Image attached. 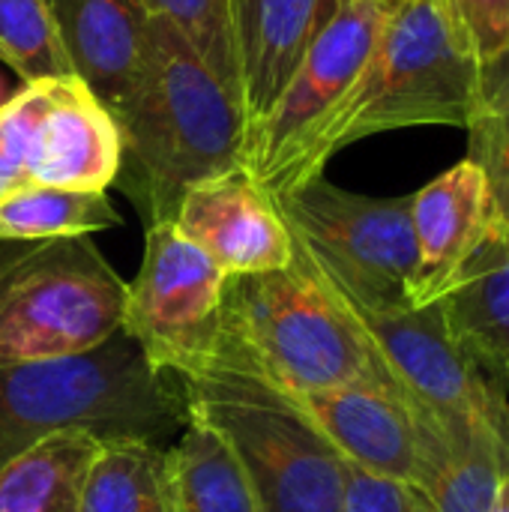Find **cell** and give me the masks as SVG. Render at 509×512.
I'll list each match as a JSON object with an SVG mask.
<instances>
[{"mask_svg":"<svg viewBox=\"0 0 509 512\" xmlns=\"http://www.w3.org/2000/svg\"><path fill=\"white\" fill-rule=\"evenodd\" d=\"M465 129L468 159L486 174L495 219L509 231V51L483 63L477 105Z\"/></svg>","mask_w":509,"mask_h":512,"instance_id":"23","label":"cell"},{"mask_svg":"<svg viewBox=\"0 0 509 512\" xmlns=\"http://www.w3.org/2000/svg\"><path fill=\"white\" fill-rule=\"evenodd\" d=\"M348 309L372 339L402 393L450 444L465 438H492L509 456L507 387L489 378L456 342L441 303Z\"/></svg>","mask_w":509,"mask_h":512,"instance_id":"9","label":"cell"},{"mask_svg":"<svg viewBox=\"0 0 509 512\" xmlns=\"http://www.w3.org/2000/svg\"><path fill=\"white\" fill-rule=\"evenodd\" d=\"M213 360L258 372L291 396L396 384L354 312L297 249L285 270L225 282Z\"/></svg>","mask_w":509,"mask_h":512,"instance_id":"2","label":"cell"},{"mask_svg":"<svg viewBox=\"0 0 509 512\" xmlns=\"http://www.w3.org/2000/svg\"><path fill=\"white\" fill-rule=\"evenodd\" d=\"M186 420L177 375L150 366L123 330L87 354L0 369V468L63 429L162 444Z\"/></svg>","mask_w":509,"mask_h":512,"instance_id":"3","label":"cell"},{"mask_svg":"<svg viewBox=\"0 0 509 512\" xmlns=\"http://www.w3.org/2000/svg\"><path fill=\"white\" fill-rule=\"evenodd\" d=\"M294 399L348 465L411 489L426 483L432 456L447 444L399 384H351Z\"/></svg>","mask_w":509,"mask_h":512,"instance_id":"12","label":"cell"},{"mask_svg":"<svg viewBox=\"0 0 509 512\" xmlns=\"http://www.w3.org/2000/svg\"><path fill=\"white\" fill-rule=\"evenodd\" d=\"M114 123V186L135 204L144 228L174 222L192 186L243 168V105L171 21L147 18L141 72Z\"/></svg>","mask_w":509,"mask_h":512,"instance_id":"1","label":"cell"},{"mask_svg":"<svg viewBox=\"0 0 509 512\" xmlns=\"http://www.w3.org/2000/svg\"><path fill=\"white\" fill-rule=\"evenodd\" d=\"M384 3H387V6H390V9H396V6H399V3H402V0H384Z\"/></svg>","mask_w":509,"mask_h":512,"instance_id":"31","label":"cell"},{"mask_svg":"<svg viewBox=\"0 0 509 512\" xmlns=\"http://www.w3.org/2000/svg\"><path fill=\"white\" fill-rule=\"evenodd\" d=\"M174 228L228 279L285 270L294 261L273 198L243 168L192 186L174 213Z\"/></svg>","mask_w":509,"mask_h":512,"instance_id":"13","label":"cell"},{"mask_svg":"<svg viewBox=\"0 0 509 512\" xmlns=\"http://www.w3.org/2000/svg\"><path fill=\"white\" fill-rule=\"evenodd\" d=\"M509 471L507 453L492 438L447 441L417 492L420 512H489L498 483Z\"/></svg>","mask_w":509,"mask_h":512,"instance_id":"22","label":"cell"},{"mask_svg":"<svg viewBox=\"0 0 509 512\" xmlns=\"http://www.w3.org/2000/svg\"><path fill=\"white\" fill-rule=\"evenodd\" d=\"M291 243L348 306H414L417 240L411 195L372 198L324 174L273 198Z\"/></svg>","mask_w":509,"mask_h":512,"instance_id":"7","label":"cell"},{"mask_svg":"<svg viewBox=\"0 0 509 512\" xmlns=\"http://www.w3.org/2000/svg\"><path fill=\"white\" fill-rule=\"evenodd\" d=\"M480 63L509 51V0H453Z\"/></svg>","mask_w":509,"mask_h":512,"instance_id":"27","label":"cell"},{"mask_svg":"<svg viewBox=\"0 0 509 512\" xmlns=\"http://www.w3.org/2000/svg\"><path fill=\"white\" fill-rule=\"evenodd\" d=\"M411 225L417 240L414 306L438 303L483 240L498 225L486 174L471 159L456 162L411 195Z\"/></svg>","mask_w":509,"mask_h":512,"instance_id":"14","label":"cell"},{"mask_svg":"<svg viewBox=\"0 0 509 512\" xmlns=\"http://www.w3.org/2000/svg\"><path fill=\"white\" fill-rule=\"evenodd\" d=\"M339 0H225L246 132L288 87Z\"/></svg>","mask_w":509,"mask_h":512,"instance_id":"15","label":"cell"},{"mask_svg":"<svg viewBox=\"0 0 509 512\" xmlns=\"http://www.w3.org/2000/svg\"><path fill=\"white\" fill-rule=\"evenodd\" d=\"M126 282L90 237L0 240V369L87 354L120 330Z\"/></svg>","mask_w":509,"mask_h":512,"instance_id":"6","label":"cell"},{"mask_svg":"<svg viewBox=\"0 0 509 512\" xmlns=\"http://www.w3.org/2000/svg\"><path fill=\"white\" fill-rule=\"evenodd\" d=\"M72 72L114 117L141 72L147 15L138 0H48Z\"/></svg>","mask_w":509,"mask_h":512,"instance_id":"16","label":"cell"},{"mask_svg":"<svg viewBox=\"0 0 509 512\" xmlns=\"http://www.w3.org/2000/svg\"><path fill=\"white\" fill-rule=\"evenodd\" d=\"M168 447L99 438L81 486V512H171Z\"/></svg>","mask_w":509,"mask_h":512,"instance_id":"20","label":"cell"},{"mask_svg":"<svg viewBox=\"0 0 509 512\" xmlns=\"http://www.w3.org/2000/svg\"><path fill=\"white\" fill-rule=\"evenodd\" d=\"M483 63L453 0H402L354 87L315 144V165L345 147L411 126H468Z\"/></svg>","mask_w":509,"mask_h":512,"instance_id":"4","label":"cell"},{"mask_svg":"<svg viewBox=\"0 0 509 512\" xmlns=\"http://www.w3.org/2000/svg\"><path fill=\"white\" fill-rule=\"evenodd\" d=\"M225 282L228 276L174 222L150 225L141 267L126 282L120 330L159 372L198 369L219 348Z\"/></svg>","mask_w":509,"mask_h":512,"instance_id":"10","label":"cell"},{"mask_svg":"<svg viewBox=\"0 0 509 512\" xmlns=\"http://www.w3.org/2000/svg\"><path fill=\"white\" fill-rule=\"evenodd\" d=\"M177 381L186 414L234 447L261 512H342L348 462L291 393L222 360Z\"/></svg>","mask_w":509,"mask_h":512,"instance_id":"5","label":"cell"},{"mask_svg":"<svg viewBox=\"0 0 509 512\" xmlns=\"http://www.w3.org/2000/svg\"><path fill=\"white\" fill-rule=\"evenodd\" d=\"M99 438L63 429L0 468V512H81V486Z\"/></svg>","mask_w":509,"mask_h":512,"instance_id":"19","label":"cell"},{"mask_svg":"<svg viewBox=\"0 0 509 512\" xmlns=\"http://www.w3.org/2000/svg\"><path fill=\"white\" fill-rule=\"evenodd\" d=\"M123 216L108 201V192L27 186L0 201V240L36 243L63 237H90L120 228Z\"/></svg>","mask_w":509,"mask_h":512,"instance_id":"21","label":"cell"},{"mask_svg":"<svg viewBox=\"0 0 509 512\" xmlns=\"http://www.w3.org/2000/svg\"><path fill=\"white\" fill-rule=\"evenodd\" d=\"M0 141L33 186L105 192L120 168V132L78 75L21 84L0 105Z\"/></svg>","mask_w":509,"mask_h":512,"instance_id":"11","label":"cell"},{"mask_svg":"<svg viewBox=\"0 0 509 512\" xmlns=\"http://www.w3.org/2000/svg\"><path fill=\"white\" fill-rule=\"evenodd\" d=\"M33 186L30 177H27V168L21 165V159L0 141V201H6L9 195L21 192Z\"/></svg>","mask_w":509,"mask_h":512,"instance_id":"28","label":"cell"},{"mask_svg":"<svg viewBox=\"0 0 509 512\" xmlns=\"http://www.w3.org/2000/svg\"><path fill=\"white\" fill-rule=\"evenodd\" d=\"M6 102V87H3V78H0V105Z\"/></svg>","mask_w":509,"mask_h":512,"instance_id":"30","label":"cell"},{"mask_svg":"<svg viewBox=\"0 0 509 512\" xmlns=\"http://www.w3.org/2000/svg\"><path fill=\"white\" fill-rule=\"evenodd\" d=\"M387 18L384 0H339L282 96L246 132L243 171L270 198L324 174L315 165L321 129L369 63Z\"/></svg>","mask_w":509,"mask_h":512,"instance_id":"8","label":"cell"},{"mask_svg":"<svg viewBox=\"0 0 509 512\" xmlns=\"http://www.w3.org/2000/svg\"><path fill=\"white\" fill-rule=\"evenodd\" d=\"M342 512H420V501L411 486L348 465Z\"/></svg>","mask_w":509,"mask_h":512,"instance_id":"26","label":"cell"},{"mask_svg":"<svg viewBox=\"0 0 509 512\" xmlns=\"http://www.w3.org/2000/svg\"><path fill=\"white\" fill-rule=\"evenodd\" d=\"M165 453L171 512H261L234 447L207 423L189 417Z\"/></svg>","mask_w":509,"mask_h":512,"instance_id":"18","label":"cell"},{"mask_svg":"<svg viewBox=\"0 0 509 512\" xmlns=\"http://www.w3.org/2000/svg\"><path fill=\"white\" fill-rule=\"evenodd\" d=\"M0 60L21 84L75 75L48 0H0Z\"/></svg>","mask_w":509,"mask_h":512,"instance_id":"24","label":"cell"},{"mask_svg":"<svg viewBox=\"0 0 509 512\" xmlns=\"http://www.w3.org/2000/svg\"><path fill=\"white\" fill-rule=\"evenodd\" d=\"M471 360L509 387V231L495 225L453 288L438 300Z\"/></svg>","mask_w":509,"mask_h":512,"instance_id":"17","label":"cell"},{"mask_svg":"<svg viewBox=\"0 0 509 512\" xmlns=\"http://www.w3.org/2000/svg\"><path fill=\"white\" fill-rule=\"evenodd\" d=\"M489 512H509V471L498 483V492H495V501H492Z\"/></svg>","mask_w":509,"mask_h":512,"instance_id":"29","label":"cell"},{"mask_svg":"<svg viewBox=\"0 0 509 512\" xmlns=\"http://www.w3.org/2000/svg\"><path fill=\"white\" fill-rule=\"evenodd\" d=\"M147 18L171 21L213 69V75L240 99L234 45L225 15V0H138Z\"/></svg>","mask_w":509,"mask_h":512,"instance_id":"25","label":"cell"}]
</instances>
